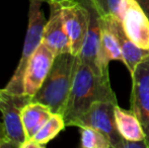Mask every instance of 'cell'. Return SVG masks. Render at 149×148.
<instances>
[{
  "mask_svg": "<svg viewBox=\"0 0 149 148\" xmlns=\"http://www.w3.org/2000/svg\"><path fill=\"white\" fill-rule=\"evenodd\" d=\"M80 60V59H79ZM95 101L117 103V97L110 83L109 72L100 73L79 61L74 81L62 116L66 127L74 126Z\"/></svg>",
  "mask_w": 149,
  "mask_h": 148,
  "instance_id": "cell-1",
  "label": "cell"
},
{
  "mask_svg": "<svg viewBox=\"0 0 149 148\" xmlns=\"http://www.w3.org/2000/svg\"><path fill=\"white\" fill-rule=\"evenodd\" d=\"M79 61L78 56L73 55L70 52L56 56L51 70L42 86L31 97V101L47 106L53 114L62 115Z\"/></svg>",
  "mask_w": 149,
  "mask_h": 148,
  "instance_id": "cell-2",
  "label": "cell"
},
{
  "mask_svg": "<svg viewBox=\"0 0 149 148\" xmlns=\"http://www.w3.org/2000/svg\"><path fill=\"white\" fill-rule=\"evenodd\" d=\"M42 3L40 2H30V11H29V24L24 39V49L22 57L17 64L15 71L11 79L8 81L5 86V90L11 93L22 94L24 91V79L26 73V65L29 61L39 48L43 39V31L46 24V18L41 8Z\"/></svg>",
  "mask_w": 149,
  "mask_h": 148,
  "instance_id": "cell-3",
  "label": "cell"
},
{
  "mask_svg": "<svg viewBox=\"0 0 149 148\" xmlns=\"http://www.w3.org/2000/svg\"><path fill=\"white\" fill-rule=\"evenodd\" d=\"M31 101V95L16 94L0 89V112L8 141L14 148H22L26 136L22 121V111Z\"/></svg>",
  "mask_w": 149,
  "mask_h": 148,
  "instance_id": "cell-4",
  "label": "cell"
},
{
  "mask_svg": "<svg viewBox=\"0 0 149 148\" xmlns=\"http://www.w3.org/2000/svg\"><path fill=\"white\" fill-rule=\"evenodd\" d=\"M118 105L112 101H95L87 112L75 122L74 126L91 127L104 133L110 140L113 148H122L124 138L117 129L115 107Z\"/></svg>",
  "mask_w": 149,
  "mask_h": 148,
  "instance_id": "cell-5",
  "label": "cell"
},
{
  "mask_svg": "<svg viewBox=\"0 0 149 148\" xmlns=\"http://www.w3.org/2000/svg\"><path fill=\"white\" fill-rule=\"evenodd\" d=\"M119 20L127 37L139 48L149 50V17L136 0H122Z\"/></svg>",
  "mask_w": 149,
  "mask_h": 148,
  "instance_id": "cell-6",
  "label": "cell"
},
{
  "mask_svg": "<svg viewBox=\"0 0 149 148\" xmlns=\"http://www.w3.org/2000/svg\"><path fill=\"white\" fill-rule=\"evenodd\" d=\"M131 77V110L140 121L149 148V58L136 67Z\"/></svg>",
  "mask_w": 149,
  "mask_h": 148,
  "instance_id": "cell-7",
  "label": "cell"
},
{
  "mask_svg": "<svg viewBox=\"0 0 149 148\" xmlns=\"http://www.w3.org/2000/svg\"><path fill=\"white\" fill-rule=\"evenodd\" d=\"M65 30L70 40L71 53L78 56L89 24V11L81 0L61 3Z\"/></svg>",
  "mask_w": 149,
  "mask_h": 148,
  "instance_id": "cell-8",
  "label": "cell"
},
{
  "mask_svg": "<svg viewBox=\"0 0 149 148\" xmlns=\"http://www.w3.org/2000/svg\"><path fill=\"white\" fill-rule=\"evenodd\" d=\"M55 57V54L45 44L41 43L26 65L24 79V94L31 97L36 94L51 70Z\"/></svg>",
  "mask_w": 149,
  "mask_h": 148,
  "instance_id": "cell-9",
  "label": "cell"
},
{
  "mask_svg": "<svg viewBox=\"0 0 149 148\" xmlns=\"http://www.w3.org/2000/svg\"><path fill=\"white\" fill-rule=\"evenodd\" d=\"M81 2L86 6L89 11V24L78 57L81 62L89 65L95 71L100 73H107V72L100 71V66H98L100 40H102L100 14L91 0H81Z\"/></svg>",
  "mask_w": 149,
  "mask_h": 148,
  "instance_id": "cell-10",
  "label": "cell"
},
{
  "mask_svg": "<svg viewBox=\"0 0 149 148\" xmlns=\"http://www.w3.org/2000/svg\"><path fill=\"white\" fill-rule=\"evenodd\" d=\"M49 6L50 17L44 26L42 43L45 44L56 56L62 53H71L70 40L65 30L61 3L51 2Z\"/></svg>",
  "mask_w": 149,
  "mask_h": 148,
  "instance_id": "cell-11",
  "label": "cell"
},
{
  "mask_svg": "<svg viewBox=\"0 0 149 148\" xmlns=\"http://www.w3.org/2000/svg\"><path fill=\"white\" fill-rule=\"evenodd\" d=\"M100 53L98 66L102 72H109V64L111 61H121L124 63L121 47L116 34L111 24L108 15H100Z\"/></svg>",
  "mask_w": 149,
  "mask_h": 148,
  "instance_id": "cell-12",
  "label": "cell"
},
{
  "mask_svg": "<svg viewBox=\"0 0 149 148\" xmlns=\"http://www.w3.org/2000/svg\"><path fill=\"white\" fill-rule=\"evenodd\" d=\"M110 18L111 24L116 34L118 41L121 47V52L123 55L124 63L127 69L129 70L130 74L134 72L138 65L144 60L149 58V50H144L136 46L129 38L127 37L126 33L124 32V28L122 26L121 22L117 16L108 15Z\"/></svg>",
  "mask_w": 149,
  "mask_h": 148,
  "instance_id": "cell-13",
  "label": "cell"
},
{
  "mask_svg": "<svg viewBox=\"0 0 149 148\" xmlns=\"http://www.w3.org/2000/svg\"><path fill=\"white\" fill-rule=\"evenodd\" d=\"M53 112L47 106L40 103L31 101L22 111V121L26 132V140L31 139L36 133L49 120Z\"/></svg>",
  "mask_w": 149,
  "mask_h": 148,
  "instance_id": "cell-14",
  "label": "cell"
},
{
  "mask_svg": "<svg viewBox=\"0 0 149 148\" xmlns=\"http://www.w3.org/2000/svg\"><path fill=\"white\" fill-rule=\"evenodd\" d=\"M115 118L119 133L125 140L145 141L140 121L133 111H125L118 105L115 107Z\"/></svg>",
  "mask_w": 149,
  "mask_h": 148,
  "instance_id": "cell-15",
  "label": "cell"
},
{
  "mask_svg": "<svg viewBox=\"0 0 149 148\" xmlns=\"http://www.w3.org/2000/svg\"><path fill=\"white\" fill-rule=\"evenodd\" d=\"M66 124L62 115L60 114H53L52 117L43 125L41 129L36 133V135L31 139L45 147L51 140H53L56 136L64 130Z\"/></svg>",
  "mask_w": 149,
  "mask_h": 148,
  "instance_id": "cell-16",
  "label": "cell"
},
{
  "mask_svg": "<svg viewBox=\"0 0 149 148\" xmlns=\"http://www.w3.org/2000/svg\"><path fill=\"white\" fill-rule=\"evenodd\" d=\"M80 146L82 148H113L108 137L91 127L80 128Z\"/></svg>",
  "mask_w": 149,
  "mask_h": 148,
  "instance_id": "cell-17",
  "label": "cell"
},
{
  "mask_svg": "<svg viewBox=\"0 0 149 148\" xmlns=\"http://www.w3.org/2000/svg\"><path fill=\"white\" fill-rule=\"evenodd\" d=\"M100 15L119 16V8L122 0H91ZM119 18V17H118Z\"/></svg>",
  "mask_w": 149,
  "mask_h": 148,
  "instance_id": "cell-18",
  "label": "cell"
},
{
  "mask_svg": "<svg viewBox=\"0 0 149 148\" xmlns=\"http://www.w3.org/2000/svg\"><path fill=\"white\" fill-rule=\"evenodd\" d=\"M0 148H14L13 145L8 141L6 131L3 123L0 122Z\"/></svg>",
  "mask_w": 149,
  "mask_h": 148,
  "instance_id": "cell-19",
  "label": "cell"
},
{
  "mask_svg": "<svg viewBox=\"0 0 149 148\" xmlns=\"http://www.w3.org/2000/svg\"><path fill=\"white\" fill-rule=\"evenodd\" d=\"M122 148H148L145 141H129L124 139Z\"/></svg>",
  "mask_w": 149,
  "mask_h": 148,
  "instance_id": "cell-20",
  "label": "cell"
},
{
  "mask_svg": "<svg viewBox=\"0 0 149 148\" xmlns=\"http://www.w3.org/2000/svg\"><path fill=\"white\" fill-rule=\"evenodd\" d=\"M136 1L141 5V7L143 8L149 17V0H136Z\"/></svg>",
  "mask_w": 149,
  "mask_h": 148,
  "instance_id": "cell-21",
  "label": "cell"
},
{
  "mask_svg": "<svg viewBox=\"0 0 149 148\" xmlns=\"http://www.w3.org/2000/svg\"><path fill=\"white\" fill-rule=\"evenodd\" d=\"M68 1H74V0H30V2H40V3H43V2H47L48 4L51 3V2L64 3V2H68Z\"/></svg>",
  "mask_w": 149,
  "mask_h": 148,
  "instance_id": "cell-22",
  "label": "cell"
}]
</instances>
